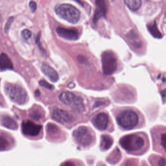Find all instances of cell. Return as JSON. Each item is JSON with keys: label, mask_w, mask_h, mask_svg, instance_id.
Instances as JSON below:
<instances>
[{"label": "cell", "mask_w": 166, "mask_h": 166, "mask_svg": "<svg viewBox=\"0 0 166 166\" xmlns=\"http://www.w3.org/2000/svg\"><path fill=\"white\" fill-rule=\"evenodd\" d=\"M112 114L119 127L123 131L138 129L145 126V119L142 112L132 107H116Z\"/></svg>", "instance_id": "1"}, {"label": "cell", "mask_w": 166, "mask_h": 166, "mask_svg": "<svg viewBox=\"0 0 166 166\" xmlns=\"http://www.w3.org/2000/svg\"><path fill=\"white\" fill-rule=\"evenodd\" d=\"M121 147L126 152L134 155H142L150 148V141L145 132H136L124 135L119 141Z\"/></svg>", "instance_id": "2"}, {"label": "cell", "mask_w": 166, "mask_h": 166, "mask_svg": "<svg viewBox=\"0 0 166 166\" xmlns=\"http://www.w3.org/2000/svg\"><path fill=\"white\" fill-rule=\"evenodd\" d=\"M72 136L77 145L85 149L93 146L96 142L95 132L90 127H79L74 130Z\"/></svg>", "instance_id": "3"}, {"label": "cell", "mask_w": 166, "mask_h": 166, "mask_svg": "<svg viewBox=\"0 0 166 166\" xmlns=\"http://www.w3.org/2000/svg\"><path fill=\"white\" fill-rule=\"evenodd\" d=\"M55 12L60 17L72 24H76L80 19V12L70 4H61L55 8Z\"/></svg>", "instance_id": "4"}, {"label": "cell", "mask_w": 166, "mask_h": 166, "mask_svg": "<svg viewBox=\"0 0 166 166\" xmlns=\"http://www.w3.org/2000/svg\"><path fill=\"white\" fill-rule=\"evenodd\" d=\"M59 99L64 105L69 106L77 112H83L85 109L83 100L80 96L70 92H63L60 95Z\"/></svg>", "instance_id": "5"}, {"label": "cell", "mask_w": 166, "mask_h": 166, "mask_svg": "<svg viewBox=\"0 0 166 166\" xmlns=\"http://www.w3.org/2000/svg\"><path fill=\"white\" fill-rule=\"evenodd\" d=\"M5 92L10 99L18 104L25 103L28 99V94L24 88L18 85L8 84L5 87Z\"/></svg>", "instance_id": "6"}, {"label": "cell", "mask_w": 166, "mask_h": 166, "mask_svg": "<svg viewBox=\"0 0 166 166\" xmlns=\"http://www.w3.org/2000/svg\"><path fill=\"white\" fill-rule=\"evenodd\" d=\"M101 61L104 74L111 75L118 70V59L114 53L110 51L104 52L101 56Z\"/></svg>", "instance_id": "7"}, {"label": "cell", "mask_w": 166, "mask_h": 166, "mask_svg": "<svg viewBox=\"0 0 166 166\" xmlns=\"http://www.w3.org/2000/svg\"><path fill=\"white\" fill-rule=\"evenodd\" d=\"M154 149L160 153L165 154V138L166 131L165 127L158 126L154 127L151 131Z\"/></svg>", "instance_id": "8"}, {"label": "cell", "mask_w": 166, "mask_h": 166, "mask_svg": "<svg viewBox=\"0 0 166 166\" xmlns=\"http://www.w3.org/2000/svg\"><path fill=\"white\" fill-rule=\"evenodd\" d=\"M91 121L95 128L101 132L111 131L114 127L110 116L106 112H97L93 117Z\"/></svg>", "instance_id": "9"}, {"label": "cell", "mask_w": 166, "mask_h": 166, "mask_svg": "<svg viewBox=\"0 0 166 166\" xmlns=\"http://www.w3.org/2000/svg\"><path fill=\"white\" fill-rule=\"evenodd\" d=\"M52 118L55 121L62 124H71L75 120L73 115L69 112L58 108H54L53 110Z\"/></svg>", "instance_id": "10"}, {"label": "cell", "mask_w": 166, "mask_h": 166, "mask_svg": "<svg viewBox=\"0 0 166 166\" xmlns=\"http://www.w3.org/2000/svg\"><path fill=\"white\" fill-rule=\"evenodd\" d=\"M42 126L37 125L29 120L23 121L21 124V131L23 134L30 136H36L40 134Z\"/></svg>", "instance_id": "11"}, {"label": "cell", "mask_w": 166, "mask_h": 166, "mask_svg": "<svg viewBox=\"0 0 166 166\" xmlns=\"http://www.w3.org/2000/svg\"><path fill=\"white\" fill-rule=\"evenodd\" d=\"M56 32L60 37L67 40H77L80 37L78 31L74 29L65 28L59 27L56 29Z\"/></svg>", "instance_id": "12"}, {"label": "cell", "mask_w": 166, "mask_h": 166, "mask_svg": "<svg viewBox=\"0 0 166 166\" xmlns=\"http://www.w3.org/2000/svg\"><path fill=\"white\" fill-rule=\"evenodd\" d=\"M96 9L94 15L93 21L95 24L101 18L105 16L107 12V7L104 0H96Z\"/></svg>", "instance_id": "13"}, {"label": "cell", "mask_w": 166, "mask_h": 166, "mask_svg": "<svg viewBox=\"0 0 166 166\" xmlns=\"http://www.w3.org/2000/svg\"><path fill=\"white\" fill-rule=\"evenodd\" d=\"M41 71L44 75L53 83H56L59 80V75L54 69L47 64H43L41 66Z\"/></svg>", "instance_id": "14"}, {"label": "cell", "mask_w": 166, "mask_h": 166, "mask_svg": "<svg viewBox=\"0 0 166 166\" xmlns=\"http://www.w3.org/2000/svg\"><path fill=\"white\" fill-rule=\"evenodd\" d=\"M114 143V139L108 135H103L100 139V148L101 151H106L111 148Z\"/></svg>", "instance_id": "15"}, {"label": "cell", "mask_w": 166, "mask_h": 166, "mask_svg": "<svg viewBox=\"0 0 166 166\" xmlns=\"http://www.w3.org/2000/svg\"><path fill=\"white\" fill-rule=\"evenodd\" d=\"M13 65L11 60L5 53L0 55V69L1 70H12Z\"/></svg>", "instance_id": "16"}, {"label": "cell", "mask_w": 166, "mask_h": 166, "mask_svg": "<svg viewBox=\"0 0 166 166\" xmlns=\"http://www.w3.org/2000/svg\"><path fill=\"white\" fill-rule=\"evenodd\" d=\"M1 123L5 127L10 130H16L18 128L17 123L13 119L7 116L2 117Z\"/></svg>", "instance_id": "17"}, {"label": "cell", "mask_w": 166, "mask_h": 166, "mask_svg": "<svg viewBox=\"0 0 166 166\" xmlns=\"http://www.w3.org/2000/svg\"><path fill=\"white\" fill-rule=\"evenodd\" d=\"M12 141L11 139L5 135L0 134V151H4L8 150L11 147Z\"/></svg>", "instance_id": "18"}, {"label": "cell", "mask_w": 166, "mask_h": 166, "mask_svg": "<svg viewBox=\"0 0 166 166\" xmlns=\"http://www.w3.org/2000/svg\"><path fill=\"white\" fill-rule=\"evenodd\" d=\"M148 28L152 36L156 39H161L162 37V35L158 30L155 21L149 24V25H148Z\"/></svg>", "instance_id": "19"}, {"label": "cell", "mask_w": 166, "mask_h": 166, "mask_svg": "<svg viewBox=\"0 0 166 166\" xmlns=\"http://www.w3.org/2000/svg\"><path fill=\"white\" fill-rule=\"evenodd\" d=\"M124 2L130 10L133 11L138 10L142 4L141 0H124Z\"/></svg>", "instance_id": "20"}, {"label": "cell", "mask_w": 166, "mask_h": 166, "mask_svg": "<svg viewBox=\"0 0 166 166\" xmlns=\"http://www.w3.org/2000/svg\"><path fill=\"white\" fill-rule=\"evenodd\" d=\"M30 116L35 120H39L44 117V112L40 108H33L29 112Z\"/></svg>", "instance_id": "21"}, {"label": "cell", "mask_w": 166, "mask_h": 166, "mask_svg": "<svg viewBox=\"0 0 166 166\" xmlns=\"http://www.w3.org/2000/svg\"><path fill=\"white\" fill-rule=\"evenodd\" d=\"M128 38L129 40L131 41L132 45H134L135 47H139L141 46V44L139 42L138 40V37L135 35L134 32L131 31L128 34Z\"/></svg>", "instance_id": "22"}, {"label": "cell", "mask_w": 166, "mask_h": 166, "mask_svg": "<svg viewBox=\"0 0 166 166\" xmlns=\"http://www.w3.org/2000/svg\"><path fill=\"white\" fill-rule=\"evenodd\" d=\"M40 37H41V32L39 33V34H37L36 37V43L38 44L39 49L41 50V51L43 53L44 55H46V52L45 50H44L43 47L41 46V44L40 43Z\"/></svg>", "instance_id": "23"}, {"label": "cell", "mask_w": 166, "mask_h": 166, "mask_svg": "<svg viewBox=\"0 0 166 166\" xmlns=\"http://www.w3.org/2000/svg\"><path fill=\"white\" fill-rule=\"evenodd\" d=\"M39 84L41 86L44 87L46 88V89H49V90H53L54 89V86L49 83L47 81L44 80H41L39 82Z\"/></svg>", "instance_id": "24"}, {"label": "cell", "mask_w": 166, "mask_h": 166, "mask_svg": "<svg viewBox=\"0 0 166 166\" xmlns=\"http://www.w3.org/2000/svg\"><path fill=\"white\" fill-rule=\"evenodd\" d=\"M14 21V17H10L8 19V21L5 24V32H8V31L9 29H10V26L12 24L13 22Z\"/></svg>", "instance_id": "25"}, {"label": "cell", "mask_w": 166, "mask_h": 166, "mask_svg": "<svg viewBox=\"0 0 166 166\" xmlns=\"http://www.w3.org/2000/svg\"><path fill=\"white\" fill-rule=\"evenodd\" d=\"M21 35L25 40H28L31 37L32 33L30 30L28 29H24L21 32Z\"/></svg>", "instance_id": "26"}, {"label": "cell", "mask_w": 166, "mask_h": 166, "mask_svg": "<svg viewBox=\"0 0 166 166\" xmlns=\"http://www.w3.org/2000/svg\"><path fill=\"white\" fill-rule=\"evenodd\" d=\"M29 5L32 12H34L36 10L37 6L36 3L34 1H31L29 4Z\"/></svg>", "instance_id": "27"}, {"label": "cell", "mask_w": 166, "mask_h": 166, "mask_svg": "<svg viewBox=\"0 0 166 166\" xmlns=\"http://www.w3.org/2000/svg\"><path fill=\"white\" fill-rule=\"evenodd\" d=\"M40 91L39 90H37L36 91H35V96H40Z\"/></svg>", "instance_id": "28"}]
</instances>
